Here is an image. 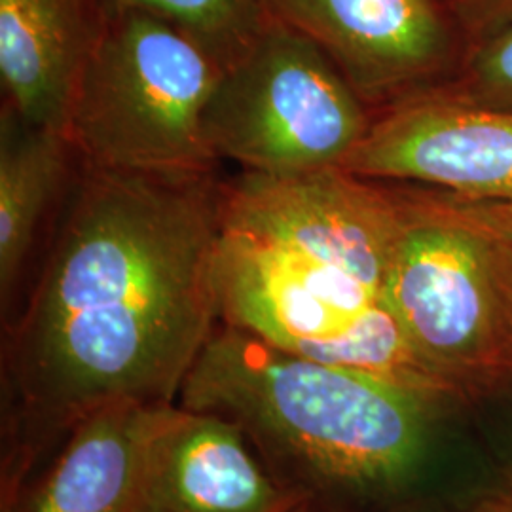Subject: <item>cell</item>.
Returning <instances> with one entry per match:
<instances>
[{
    "label": "cell",
    "instance_id": "cell-19",
    "mask_svg": "<svg viewBox=\"0 0 512 512\" xmlns=\"http://www.w3.org/2000/svg\"><path fill=\"white\" fill-rule=\"evenodd\" d=\"M442 2H444V4H448L450 8H454V10H456V8H459L461 4H465L467 0H442Z\"/></svg>",
    "mask_w": 512,
    "mask_h": 512
},
{
    "label": "cell",
    "instance_id": "cell-11",
    "mask_svg": "<svg viewBox=\"0 0 512 512\" xmlns=\"http://www.w3.org/2000/svg\"><path fill=\"white\" fill-rule=\"evenodd\" d=\"M105 18L101 0H0V78L23 122L65 135L76 80Z\"/></svg>",
    "mask_w": 512,
    "mask_h": 512
},
{
    "label": "cell",
    "instance_id": "cell-3",
    "mask_svg": "<svg viewBox=\"0 0 512 512\" xmlns=\"http://www.w3.org/2000/svg\"><path fill=\"white\" fill-rule=\"evenodd\" d=\"M107 12V10H105ZM219 63L143 10H110L76 80L65 137L90 169L205 173L203 110Z\"/></svg>",
    "mask_w": 512,
    "mask_h": 512
},
{
    "label": "cell",
    "instance_id": "cell-13",
    "mask_svg": "<svg viewBox=\"0 0 512 512\" xmlns=\"http://www.w3.org/2000/svg\"><path fill=\"white\" fill-rule=\"evenodd\" d=\"M74 152L54 129L2 110L0 122V287L6 300L31 251L38 224L63 183Z\"/></svg>",
    "mask_w": 512,
    "mask_h": 512
},
{
    "label": "cell",
    "instance_id": "cell-18",
    "mask_svg": "<svg viewBox=\"0 0 512 512\" xmlns=\"http://www.w3.org/2000/svg\"><path fill=\"white\" fill-rule=\"evenodd\" d=\"M490 512H512V505L511 503H507V505H495Z\"/></svg>",
    "mask_w": 512,
    "mask_h": 512
},
{
    "label": "cell",
    "instance_id": "cell-2",
    "mask_svg": "<svg viewBox=\"0 0 512 512\" xmlns=\"http://www.w3.org/2000/svg\"><path fill=\"white\" fill-rule=\"evenodd\" d=\"M442 397L220 323L177 404L238 425L279 482L310 501L401 490L420 471Z\"/></svg>",
    "mask_w": 512,
    "mask_h": 512
},
{
    "label": "cell",
    "instance_id": "cell-16",
    "mask_svg": "<svg viewBox=\"0 0 512 512\" xmlns=\"http://www.w3.org/2000/svg\"><path fill=\"white\" fill-rule=\"evenodd\" d=\"M456 12L463 23L482 35L512 21V0H467Z\"/></svg>",
    "mask_w": 512,
    "mask_h": 512
},
{
    "label": "cell",
    "instance_id": "cell-17",
    "mask_svg": "<svg viewBox=\"0 0 512 512\" xmlns=\"http://www.w3.org/2000/svg\"><path fill=\"white\" fill-rule=\"evenodd\" d=\"M499 277L512 327V211L499 238Z\"/></svg>",
    "mask_w": 512,
    "mask_h": 512
},
{
    "label": "cell",
    "instance_id": "cell-12",
    "mask_svg": "<svg viewBox=\"0 0 512 512\" xmlns=\"http://www.w3.org/2000/svg\"><path fill=\"white\" fill-rule=\"evenodd\" d=\"M162 410L112 404L76 421L25 512H126Z\"/></svg>",
    "mask_w": 512,
    "mask_h": 512
},
{
    "label": "cell",
    "instance_id": "cell-4",
    "mask_svg": "<svg viewBox=\"0 0 512 512\" xmlns=\"http://www.w3.org/2000/svg\"><path fill=\"white\" fill-rule=\"evenodd\" d=\"M403 224L380 300L421 363L459 391L512 372L499 238L512 209L401 196Z\"/></svg>",
    "mask_w": 512,
    "mask_h": 512
},
{
    "label": "cell",
    "instance_id": "cell-9",
    "mask_svg": "<svg viewBox=\"0 0 512 512\" xmlns=\"http://www.w3.org/2000/svg\"><path fill=\"white\" fill-rule=\"evenodd\" d=\"M308 507L232 421L169 404L147 440L126 512H296Z\"/></svg>",
    "mask_w": 512,
    "mask_h": 512
},
{
    "label": "cell",
    "instance_id": "cell-14",
    "mask_svg": "<svg viewBox=\"0 0 512 512\" xmlns=\"http://www.w3.org/2000/svg\"><path fill=\"white\" fill-rule=\"evenodd\" d=\"M110 10H143L198 42L224 71L274 23L268 0H103Z\"/></svg>",
    "mask_w": 512,
    "mask_h": 512
},
{
    "label": "cell",
    "instance_id": "cell-15",
    "mask_svg": "<svg viewBox=\"0 0 512 512\" xmlns=\"http://www.w3.org/2000/svg\"><path fill=\"white\" fill-rule=\"evenodd\" d=\"M469 105L512 110V21L482 33L467 63Z\"/></svg>",
    "mask_w": 512,
    "mask_h": 512
},
{
    "label": "cell",
    "instance_id": "cell-7",
    "mask_svg": "<svg viewBox=\"0 0 512 512\" xmlns=\"http://www.w3.org/2000/svg\"><path fill=\"white\" fill-rule=\"evenodd\" d=\"M217 289L220 323L300 357L344 338L382 302L334 266L224 228Z\"/></svg>",
    "mask_w": 512,
    "mask_h": 512
},
{
    "label": "cell",
    "instance_id": "cell-1",
    "mask_svg": "<svg viewBox=\"0 0 512 512\" xmlns=\"http://www.w3.org/2000/svg\"><path fill=\"white\" fill-rule=\"evenodd\" d=\"M213 171L90 169L10 342L23 412L71 429L112 404H175L219 327Z\"/></svg>",
    "mask_w": 512,
    "mask_h": 512
},
{
    "label": "cell",
    "instance_id": "cell-6",
    "mask_svg": "<svg viewBox=\"0 0 512 512\" xmlns=\"http://www.w3.org/2000/svg\"><path fill=\"white\" fill-rule=\"evenodd\" d=\"M401 224V196L342 167L294 175L245 171L222 192L224 230L321 260L378 296Z\"/></svg>",
    "mask_w": 512,
    "mask_h": 512
},
{
    "label": "cell",
    "instance_id": "cell-8",
    "mask_svg": "<svg viewBox=\"0 0 512 512\" xmlns=\"http://www.w3.org/2000/svg\"><path fill=\"white\" fill-rule=\"evenodd\" d=\"M342 169L361 179L431 184L512 209V110L444 97L401 103L370 124Z\"/></svg>",
    "mask_w": 512,
    "mask_h": 512
},
{
    "label": "cell",
    "instance_id": "cell-5",
    "mask_svg": "<svg viewBox=\"0 0 512 512\" xmlns=\"http://www.w3.org/2000/svg\"><path fill=\"white\" fill-rule=\"evenodd\" d=\"M368 126L336 63L279 19L220 73L203 110L215 156L266 175L342 167Z\"/></svg>",
    "mask_w": 512,
    "mask_h": 512
},
{
    "label": "cell",
    "instance_id": "cell-10",
    "mask_svg": "<svg viewBox=\"0 0 512 512\" xmlns=\"http://www.w3.org/2000/svg\"><path fill=\"white\" fill-rule=\"evenodd\" d=\"M275 19L311 38L361 95H384L437 73L456 48L442 0H268Z\"/></svg>",
    "mask_w": 512,
    "mask_h": 512
},
{
    "label": "cell",
    "instance_id": "cell-20",
    "mask_svg": "<svg viewBox=\"0 0 512 512\" xmlns=\"http://www.w3.org/2000/svg\"><path fill=\"white\" fill-rule=\"evenodd\" d=\"M296 512H310V511H308V507H304V509H300V511H296Z\"/></svg>",
    "mask_w": 512,
    "mask_h": 512
}]
</instances>
